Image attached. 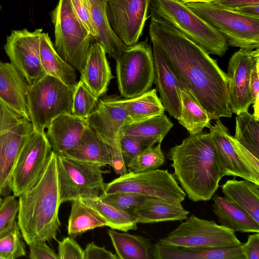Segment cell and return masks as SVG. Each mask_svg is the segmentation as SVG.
Wrapping results in <instances>:
<instances>
[{
	"mask_svg": "<svg viewBox=\"0 0 259 259\" xmlns=\"http://www.w3.org/2000/svg\"><path fill=\"white\" fill-rule=\"evenodd\" d=\"M149 34L171 64L180 80L205 109L210 120L231 117L229 78L217 61L162 18L151 17Z\"/></svg>",
	"mask_w": 259,
	"mask_h": 259,
	"instance_id": "1",
	"label": "cell"
},
{
	"mask_svg": "<svg viewBox=\"0 0 259 259\" xmlns=\"http://www.w3.org/2000/svg\"><path fill=\"white\" fill-rule=\"evenodd\" d=\"M167 157L189 199L196 202L212 198L223 177L209 133L190 135L171 148Z\"/></svg>",
	"mask_w": 259,
	"mask_h": 259,
	"instance_id": "2",
	"label": "cell"
},
{
	"mask_svg": "<svg viewBox=\"0 0 259 259\" xmlns=\"http://www.w3.org/2000/svg\"><path fill=\"white\" fill-rule=\"evenodd\" d=\"M18 201L17 223L25 242L29 245L56 239L61 226V203L57 154L53 151L39 180L19 197Z\"/></svg>",
	"mask_w": 259,
	"mask_h": 259,
	"instance_id": "3",
	"label": "cell"
},
{
	"mask_svg": "<svg viewBox=\"0 0 259 259\" xmlns=\"http://www.w3.org/2000/svg\"><path fill=\"white\" fill-rule=\"evenodd\" d=\"M149 17L162 18L177 28L208 54L222 57L229 45L214 27L176 0H150Z\"/></svg>",
	"mask_w": 259,
	"mask_h": 259,
	"instance_id": "4",
	"label": "cell"
},
{
	"mask_svg": "<svg viewBox=\"0 0 259 259\" xmlns=\"http://www.w3.org/2000/svg\"><path fill=\"white\" fill-rule=\"evenodd\" d=\"M75 85H67L46 75L29 87L27 109L34 132L44 133L54 118L63 114H72Z\"/></svg>",
	"mask_w": 259,
	"mask_h": 259,
	"instance_id": "5",
	"label": "cell"
},
{
	"mask_svg": "<svg viewBox=\"0 0 259 259\" xmlns=\"http://www.w3.org/2000/svg\"><path fill=\"white\" fill-rule=\"evenodd\" d=\"M51 20L54 26L56 51L80 72L93 38L75 13L69 0H59L52 12Z\"/></svg>",
	"mask_w": 259,
	"mask_h": 259,
	"instance_id": "6",
	"label": "cell"
},
{
	"mask_svg": "<svg viewBox=\"0 0 259 259\" xmlns=\"http://www.w3.org/2000/svg\"><path fill=\"white\" fill-rule=\"evenodd\" d=\"M186 5L217 28L229 46L247 50L259 49V18L224 9L211 3H189Z\"/></svg>",
	"mask_w": 259,
	"mask_h": 259,
	"instance_id": "7",
	"label": "cell"
},
{
	"mask_svg": "<svg viewBox=\"0 0 259 259\" xmlns=\"http://www.w3.org/2000/svg\"><path fill=\"white\" fill-rule=\"evenodd\" d=\"M57 167L61 204L104 194L105 183L101 165L57 155Z\"/></svg>",
	"mask_w": 259,
	"mask_h": 259,
	"instance_id": "8",
	"label": "cell"
},
{
	"mask_svg": "<svg viewBox=\"0 0 259 259\" xmlns=\"http://www.w3.org/2000/svg\"><path fill=\"white\" fill-rule=\"evenodd\" d=\"M118 89L125 99L149 91L154 80L153 53L147 41L127 47L116 60Z\"/></svg>",
	"mask_w": 259,
	"mask_h": 259,
	"instance_id": "9",
	"label": "cell"
},
{
	"mask_svg": "<svg viewBox=\"0 0 259 259\" xmlns=\"http://www.w3.org/2000/svg\"><path fill=\"white\" fill-rule=\"evenodd\" d=\"M158 243L197 248H221L241 245L235 232L213 221L192 214Z\"/></svg>",
	"mask_w": 259,
	"mask_h": 259,
	"instance_id": "10",
	"label": "cell"
},
{
	"mask_svg": "<svg viewBox=\"0 0 259 259\" xmlns=\"http://www.w3.org/2000/svg\"><path fill=\"white\" fill-rule=\"evenodd\" d=\"M122 192L180 203L186 195L174 175L159 169L127 172L105 184L103 194Z\"/></svg>",
	"mask_w": 259,
	"mask_h": 259,
	"instance_id": "11",
	"label": "cell"
},
{
	"mask_svg": "<svg viewBox=\"0 0 259 259\" xmlns=\"http://www.w3.org/2000/svg\"><path fill=\"white\" fill-rule=\"evenodd\" d=\"M209 134L222 176L238 177L259 185V159L231 135L219 119L209 128Z\"/></svg>",
	"mask_w": 259,
	"mask_h": 259,
	"instance_id": "12",
	"label": "cell"
},
{
	"mask_svg": "<svg viewBox=\"0 0 259 259\" xmlns=\"http://www.w3.org/2000/svg\"><path fill=\"white\" fill-rule=\"evenodd\" d=\"M52 151L45 132H31L13 172L10 188L16 197L30 189L39 180Z\"/></svg>",
	"mask_w": 259,
	"mask_h": 259,
	"instance_id": "13",
	"label": "cell"
},
{
	"mask_svg": "<svg viewBox=\"0 0 259 259\" xmlns=\"http://www.w3.org/2000/svg\"><path fill=\"white\" fill-rule=\"evenodd\" d=\"M42 29L30 32L26 29L13 30L4 46L10 63L22 74L31 86L44 77L39 47Z\"/></svg>",
	"mask_w": 259,
	"mask_h": 259,
	"instance_id": "14",
	"label": "cell"
},
{
	"mask_svg": "<svg viewBox=\"0 0 259 259\" xmlns=\"http://www.w3.org/2000/svg\"><path fill=\"white\" fill-rule=\"evenodd\" d=\"M150 0H107L106 12L115 34L126 46L136 44L149 18Z\"/></svg>",
	"mask_w": 259,
	"mask_h": 259,
	"instance_id": "15",
	"label": "cell"
},
{
	"mask_svg": "<svg viewBox=\"0 0 259 259\" xmlns=\"http://www.w3.org/2000/svg\"><path fill=\"white\" fill-rule=\"evenodd\" d=\"M89 126L108 145L111 151H121L122 127L132 120L118 97H107L98 104L87 119Z\"/></svg>",
	"mask_w": 259,
	"mask_h": 259,
	"instance_id": "16",
	"label": "cell"
},
{
	"mask_svg": "<svg viewBox=\"0 0 259 259\" xmlns=\"http://www.w3.org/2000/svg\"><path fill=\"white\" fill-rule=\"evenodd\" d=\"M258 55L259 49H240L229 59L227 74L229 80L230 107L232 113L237 114L248 111L253 103L249 89L250 74L253 60Z\"/></svg>",
	"mask_w": 259,
	"mask_h": 259,
	"instance_id": "17",
	"label": "cell"
},
{
	"mask_svg": "<svg viewBox=\"0 0 259 259\" xmlns=\"http://www.w3.org/2000/svg\"><path fill=\"white\" fill-rule=\"evenodd\" d=\"M153 58L154 80L160 100L168 114L177 120L181 114L180 88L183 84L161 48L154 40Z\"/></svg>",
	"mask_w": 259,
	"mask_h": 259,
	"instance_id": "18",
	"label": "cell"
},
{
	"mask_svg": "<svg viewBox=\"0 0 259 259\" xmlns=\"http://www.w3.org/2000/svg\"><path fill=\"white\" fill-rule=\"evenodd\" d=\"M33 131L30 121L23 118L11 130L0 134V196H7L16 162Z\"/></svg>",
	"mask_w": 259,
	"mask_h": 259,
	"instance_id": "19",
	"label": "cell"
},
{
	"mask_svg": "<svg viewBox=\"0 0 259 259\" xmlns=\"http://www.w3.org/2000/svg\"><path fill=\"white\" fill-rule=\"evenodd\" d=\"M29 87L13 65L0 61V101L15 113L30 121L27 100Z\"/></svg>",
	"mask_w": 259,
	"mask_h": 259,
	"instance_id": "20",
	"label": "cell"
},
{
	"mask_svg": "<svg viewBox=\"0 0 259 259\" xmlns=\"http://www.w3.org/2000/svg\"><path fill=\"white\" fill-rule=\"evenodd\" d=\"M88 126L87 119L63 114L51 121L46 134L53 151L59 155L77 147Z\"/></svg>",
	"mask_w": 259,
	"mask_h": 259,
	"instance_id": "21",
	"label": "cell"
},
{
	"mask_svg": "<svg viewBox=\"0 0 259 259\" xmlns=\"http://www.w3.org/2000/svg\"><path fill=\"white\" fill-rule=\"evenodd\" d=\"M106 54L98 42L90 45L84 66L80 72V79L99 98L106 94L113 78Z\"/></svg>",
	"mask_w": 259,
	"mask_h": 259,
	"instance_id": "22",
	"label": "cell"
},
{
	"mask_svg": "<svg viewBox=\"0 0 259 259\" xmlns=\"http://www.w3.org/2000/svg\"><path fill=\"white\" fill-rule=\"evenodd\" d=\"M154 259H244L241 245L221 248H197L164 245L153 246Z\"/></svg>",
	"mask_w": 259,
	"mask_h": 259,
	"instance_id": "23",
	"label": "cell"
},
{
	"mask_svg": "<svg viewBox=\"0 0 259 259\" xmlns=\"http://www.w3.org/2000/svg\"><path fill=\"white\" fill-rule=\"evenodd\" d=\"M132 213L137 224H153L182 221L187 218L189 211L186 210L180 202L146 197L143 203L132 211Z\"/></svg>",
	"mask_w": 259,
	"mask_h": 259,
	"instance_id": "24",
	"label": "cell"
},
{
	"mask_svg": "<svg viewBox=\"0 0 259 259\" xmlns=\"http://www.w3.org/2000/svg\"><path fill=\"white\" fill-rule=\"evenodd\" d=\"M212 198V211L221 225L235 232L259 233V223L237 203L218 195Z\"/></svg>",
	"mask_w": 259,
	"mask_h": 259,
	"instance_id": "25",
	"label": "cell"
},
{
	"mask_svg": "<svg viewBox=\"0 0 259 259\" xmlns=\"http://www.w3.org/2000/svg\"><path fill=\"white\" fill-rule=\"evenodd\" d=\"M39 52L41 66L46 75L68 85L76 84L75 69L58 54L48 33L42 32L40 35Z\"/></svg>",
	"mask_w": 259,
	"mask_h": 259,
	"instance_id": "26",
	"label": "cell"
},
{
	"mask_svg": "<svg viewBox=\"0 0 259 259\" xmlns=\"http://www.w3.org/2000/svg\"><path fill=\"white\" fill-rule=\"evenodd\" d=\"M58 155L97 164L102 167L110 163L108 145L89 126L77 147Z\"/></svg>",
	"mask_w": 259,
	"mask_h": 259,
	"instance_id": "27",
	"label": "cell"
},
{
	"mask_svg": "<svg viewBox=\"0 0 259 259\" xmlns=\"http://www.w3.org/2000/svg\"><path fill=\"white\" fill-rule=\"evenodd\" d=\"M92 17L98 32L96 40L103 47L108 56L116 60L126 46L112 31L106 12L107 0H89Z\"/></svg>",
	"mask_w": 259,
	"mask_h": 259,
	"instance_id": "28",
	"label": "cell"
},
{
	"mask_svg": "<svg viewBox=\"0 0 259 259\" xmlns=\"http://www.w3.org/2000/svg\"><path fill=\"white\" fill-rule=\"evenodd\" d=\"M179 94L181 109L179 123L187 130L190 135L202 133L205 127L209 128L211 125L208 114L192 91L183 84Z\"/></svg>",
	"mask_w": 259,
	"mask_h": 259,
	"instance_id": "29",
	"label": "cell"
},
{
	"mask_svg": "<svg viewBox=\"0 0 259 259\" xmlns=\"http://www.w3.org/2000/svg\"><path fill=\"white\" fill-rule=\"evenodd\" d=\"M221 187L224 197L239 205L259 223V185L234 178L227 180Z\"/></svg>",
	"mask_w": 259,
	"mask_h": 259,
	"instance_id": "30",
	"label": "cell"
},
{
	"mask_svg": "<svg viewBox=\"0 0 259 259\" xmlns=\"http://www.w3.org/2000/svg\"><path fill=\"white\" fill-rule=\"evenodd\" d=\"M72 201L67 228L69 236L75 238L95 228L108 226L105 219L85 200Z\"/></svg>",
	"mask_w": 259,
	"mask_h": 259,
	"instance_id": "31",
	"label": "cell"
},
{
	"mask_svg": "<svg viewBox=\"0 0 259 259\" xmlns=\"http://www.w3.org/2000/svg\"><path fill=\"white\" fill-rule=\"evenodd\" d=\"M108 234L118 258H152L153 246L149 239L142 236L108 230Z\"/></svg>",
	"mask_w": 259,
	"mask_h": 259,
	"instance_id": "32",
	"label": "cell"
},
{
	"mask_svg": "<svg viewBox=\"0 0 259 259\" xmlns=\"http://www.w3.org/2000/svg\"><path fill=\"white\" fill-rule=\"evenodd\" d=\"M173 125V123L164 113L129 122L122 127L120 135L154 139L161 143Z\"/></svg>",
	"mask_w": 259,
	"mask_h": 259,
	"instance_id": "33",
	"label": "cell"
},
{
	"mask_svg": "<svg viewBox=\"0 0 259 259\" xmlns=\"http://www.w3.org/2000/svg\"><path fill=\"white\" fill-rule=\"evenodd\" d=\"M121 101L132 122L164 113V108L155 89L135 98L121 99Z\"/></svg>",
	"mask_w": 259,
	"mask_h": 259,
	"instance_id": "34",
	"label": "cell"
},
{
	"mask_svg": "<svg viewBox=\"0 0 259 259\" xmlns=\"http://www.w3.org/2000/svg\"><path fill=\"white\" fill-rule=\"evenodd\" d=\"M85 200L101 214L112 229L127 232L137 229L136 219L130 211L107 202L100 197Z\"/></svg>",
	"mask_w": 259,
	"mask_h": 259,
	"instance_id": "35",
	"label": "cell"
},
{
	"mask_svg": "<svg viewBox=\"0 0 259 259\" xmlns=\"http://www.w3.org/2000/svg\"><path fill=\"white\" fill-rule=\"evenodd\" d=\"M236 115L234 138L259 159V120L248 111L241 112Z\"/></svg>",
	"mask_w": 259,
	"mask_h": 259,
	"instance_id": "36",
	"label": "cell"
},
{
	"mask_svg": "<svg viewBox=\"0 0 259 259\" xmlns=\"http://www.w3.org/2000/svg\"><path fill=\"white\" fill-rule=\"evenodd\" d=\"M99 100L80 79L76 83L73 93L72 114L87 119L95 109Z\"/></svg>",
	"mask_w": 259,
	"mask_h": 259,
	"instance_id": "37",
	"label": "cell"
},
{
	"mask_svg": "<svg viewBox=\"0 0 259 259\" xmlns=\"http://www.w3.org/2000/svg\"><path fill=\"white\" fill-rule=\"evenodd\" d=\"M165 162V156L161 148V143L147 148L127 165L131 171L140 172L158 169Z\"/></svg>",
	"mask_w": 259,
	"mask_h": 259,
	"instance_id": "38",
	"label": "cell"
},
{
	"mask_svg": "<svg viewBox=\"0 0 259 259\" xmlns=\"http://www.w3.org/2000/svg\"><path fill=\"white\" fill-rule=\"evenodd\" d=\"M16 221L13 227L0 237V255L3 259H14L26 255L25 245Z\"/></svg>",
	"mask_w": 259,
	"mask_h": 259,
	"instance_id": "39",
	"label": "cell"
},
{
	"mask_svg": "<svg viewBox=\"0 0 259 259\" xmlns=\"http://www.w3.org/2000/svg\"><path fill=\"white\" fill-rule=\"evenodd\" d=\"M158 141L154 139L142 138L130 135H120L119 145L121 152L126 165L136 156Z\"/></svg>",
	"mask_w": 259,
	"mask_h": 259,
	"instance_id": "40",
	"label": "cell"
},
{
	"mask_svg": "<svg viewBox=\"0 0 259 259\" xmlns=\"http://www.w3.org/2000/svg\"><path fill=\"white\" fill-rule=\"evenodd\" d=\"M19 201L13 195L5 196L0 205V237L9 231L16 222Z\"/></svg>",
	"mask_w": 259,
	"mask_h": 259,
	"instance_id": "41",
	"label": "cell"
},
{
	"mask_svg": "<svg viewBox=\"0 0 259 259\" xmlns=\"http://www.w3.org/2000/svg\"><path fill=\"white\" fill-rule=\"evenodd\" d=\"M100 197L104 201L129 211L141 205L146 197L128 192H116L103 194Z\"/></svg>",
	"mask_w": 259,
	"mask_h": 259,
	"instance_id": "42",
	"label": "cell"
},
{
	"mask_svg": "<svg viewBox=\"0 0 259 259\" xmlns=\"http://www.w3.org/2000/svg\"><path fill=\"white\" fill-rule=\"evenodd\" d=\"M75 13L92 37L96 39L98 32L94 24L89 0H69Z\"/></svg>",
	"mask_w": 259,
	"mask_h": 259,
	"instance_id": "43",
	"label": "cell"
},
{
	"mask_svg": "<svg viewBox=\"0 0 259 259\" xmlns=\"http://www.w3.org/2000/svg\"><path fill=\"white\" fill-rule=\"evenodd\" d=\"M58 243L59 259H83V250L74 238L69 236Z\"/></svg>",
	"mask_w": 259,
	"mask_h": 259,
	"instance_id": "44",
	"label": "cell"
},
{
	"mask_svg": "<svg viewBox=\"0 0 259 259\" xmlns=\"http://www.w3.org/2000/svg\"><path fill=\"white\" fill-rule=\"evenodd\" d=\"M259 55L252 63L249 79V89L251 93L253 107V115L259 120Z\"/></svg>",
	"mask_w": 259,
	"mask_h": 259,
	"instance_id": "45",
	"label": "cell"
},
{
	"mask_svg": "<svg viewBox=\"0 0 259 259\" xmlns=\"http://www.w3.org/2000/svg\"><path fill=\"white\" fill-rule=\"evenodd\" d=\"M29 258L31 259H59L58 254L46 243V241H34L29 245Z\"/></svg>",
	"mask_w": 259,
	"mask_h": 259,
	"instance_id": "46",
	"label": "cell"
},
{
	"mask_svg": "<svg viewBox=\"0 0 259 259\" xmlns=\"http://www.w3.org/2000/svg\"><path fill=\"white\" fill-rule=\"evenodd\" d=\"M23 118L0 101V134L11 130Z\"/></svg>",
	"mask_w": 259,
	"mask_h": 259,
	"instance_id": "47",
	"label": "cell"
},
{
	"mask_svg": "<svg viewBox=\"0 0 259 259\" xmlns=\"http://www.w3.org/2000/svg\"><path fill=\"white\" fill-rule=\"evenodd\" d=\"M211 3L241 14L244 9L249 7L259 5V0H215Z\"/></svg>",
	"mask_w": 259,
	"mask_h": 259,
	"instance_id": "48",
	"label": "cell"
},
{
	"mask_svg": "<svg viewBox=\"0 0 259 259\" xmlns=\"http://www.w3.org/2000/svg\"><path fill=\"white\" fill-rule=\"evenodd\" d=\"M116 254L100 247L94 242L89 243L83 250V259H118Z\"/></svg>",
	"mask_w": 259,
	"mask_h": 259,
	"instance_id": "49",
	"label": "cell"
},
{
	"mask_svg": "<svg viewBox=\"0 0 259 259\" xmlns=\"http://www.w3.org/2000/svg\"><path fill=\"white\" fill-rule=\"evenodd\" d=\"M244 259H259V233L248 235L247 241L241 245Z\"/></svg>",
	"mask_w": 259,
	"mask_h": 259,
	"instance_id": "50",
	"label": "cell"
},
{
	"mask_svg": "<svg viewBox=\"0 0 259 259\" xmlns=\"http://www.w3.org/2000/svg\"><path fill=\"white\" fill-rule=\"evenodd\" d=\"M184 4L189 3H211L215 0H176Z\"/></svg>",
	"mask_w": 259,
	"mask_h": 259,
	"instance_id": "51",
	"label": "cell"
},
{
	"mask_svg": "<svg viewBox=\"0 0 259 259\" xmlns=\"http://www.w3.org/2000/svg\"><path fill=\"white\" fill-rule=\"evenodd\" d=\"M2 201H3V199H2L1 196H0V205H1Z\"/></svg>",
	"mask_w": 259,
	"mask_h": 259,
	"instance_id": "52",
	"label": "cell"
},
{
	"mask_svg": "<svg viewBox=\"0 0 259 259\" xmlns=\"http://www.w3.org/2000/svg\"><path fill=\"white\" fill-rule=\"evenodd\" d=\"M0 259H3V257L0 255Z\"/></svg>",
	"mask_w": 259,
	"mask_h": 259,
	"instance_id": "53",
	"label": "cell"
},
{
	"mask_svg": "<svg viewBox=\"0 0 259 259\" xmlns=\"http://www.w3.org/2000/svg\"><path fill=\"white\" fill-rule=\"evenodd\" d=\"M2 7L0 6V10H1Z\"/></svg>",
	"mask_w": 259,
	"mask_h": 259,
	"instance_id": "54",
	"label": "cell"
}]
</instances>
